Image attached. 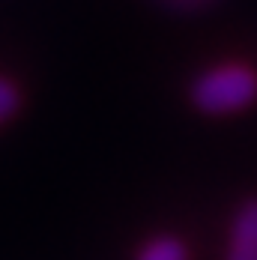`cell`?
I'll use <instances>...</instances> for the list:
<instances>
[{"label":"cell","instance_id":"6da1fadb","mask_svg":"<svg viewBox=\"0 0 257 260\" xmlns=\"http://www.w3.org/2000/svg\"><path fill=\"white\" fill-rule=\"evenodd\" d=\"M195 105L206 114H231L257 99V72L239 63H228L218 69L204 72L195 90H191Z\"/></svg>","mask_w":257,"mask_h":260},{"label":"cell","instance_id":"7a4b0ae2","mask_svg":"<svg viewBox=\"0 0 257 260\" xmlns=\"http://www.w3.org/2000/svg\"><path fill=\"white\" fill-rule=\"evenodd\" d=\"M228 260H257V201H248L233 218Z\"/></svg>","mask_w":257,"mask_h":260},{"label":"cell","instance_id":"3957f363","mask_svg":"<svg viewBox=\"0 0 257 260\" xmlns=\"http://www.w3.org/2000/svg\"><path fill=\"white\" fill-rule=\"evenodd\" d=\"M135 260H188V248L177 236H155L138 251Z\"/></svg>","mask_w":257,"mask_h":260},{"label":"cell","instance_id":"277c9868","mask_svg":"<svg viewBox=\"0 0 257 260\" xmlns=\"http://www.w3.org/2000/svg\"><path fill=\"white\" fill-rule=\"evenodd\" d=\"M18 102H21L18 87H15L9 78H0V123L9 120V117L18 111Z\"/></svg>","mask_w":257,"mask_h":260}]
</instances>
